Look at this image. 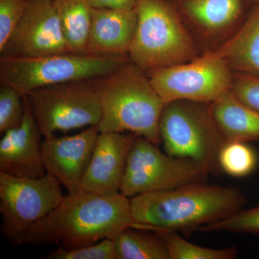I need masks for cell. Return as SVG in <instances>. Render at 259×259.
Returning a JSON list of instances; mask_svg holds the SVG:
<instances>
[{
    "label": "cell",
    "instance_id": "obj_1",
    "mask_svg": "<svg viewBox=\"0 0 259 259\" xmlns=\"http://www.w3.org/2000/svg\"><path fill=\"white\" fill-rule=\"evenodd\" d=\"M134 228L191 233L243 209L246 198L233 187L190 184L130 198Z\"/></svg>",
    "mask_w": 259,
    "mask_h": 259
},
{
    "label": "cell",
    "instance_id": "obj_2",
    "mask_svg": "<svg viewBox=\"0 0 259 259\" xmlns=\"http://www.w3.org/2000/svg\"><path fill=\"white\" fill-rule=\"evenodd\" d=\"M134 226L129 198L120 193L101 195L81 190L65 196L52 212L32 227L25 243L73 250L115 240L122 230Z\"/></svg>",
    "mask_w": 259,
    "mask_h": 259
},
{
    "label": "cell",
    "instance_id": "obj_3",
    "mask_svg": "<svg viewBox=\"0 0 259 259\" xmlns=\"http://www.w3.org/2000/svg\"><path fill=\"white\" fill-rule=\"evenodd\" d=\"M90 81L101 103L100 132L131 133L161 144L159 122L166 103L144 70L130 61Z\"/></svg>",
    "mask_w": 259,
    "mask_h": 259
},
{
    "label": "cell",
    "instance_id": "obj_4",
    "mask_svg": "<svg viewBox=\"0 0 259 259\" xmlns=\"http://www.w3.org/2000/svg\"><path fill=\"white\" fill-rule=\"evenodd\" d=\"M131 62L145 71L188 62L203 53L175 3L139 0Z\"/></svg>",
    "mask_w": 259,
    "mask_h": 259
},
{
    "label": "cell",
    "instance_id": "obj_5",
    "mask_svg": "<svg viewBox=\"0 0 259 259\" xmlns=\"http://www.w3.org/2000/svg\"><path fill=\"white\" fill-rule=\"evenodd\" d=\"M129 57L64 54L34 58L0 57V82L22 95L51 85L101 77L130 61Z\"/></svg>",
    "mask_w": 259,
    "mask_h": 259
},
{
    "label": "cell",
    "instance_id": "obj_6",
    "mask_svg": "<svg viewBox=\"0 0 259 259\" xmlns=\"http://www.w3.org/2000/svg\"><path fill=\"white\" fill-rule=\"evenodd\" d=\"M209 105L185 100L166 104L159 131L165 153L194 160L212 174L221 169L218 158L226 141Z\"/></svg>",
    "mask_w": 259,
    "mask_h": 259
},
{
    "label": "cell",
    "instance_id": "obj_7",
    "mask_svg": "<svg viewBox=\"0 0 259 259\" xmlns=\"http://www.w3.org/2000/svg\"><path fill=\"white\" fill-rule=\"evenodd\" d=\"M61 185L49 173L28 178L0 171L1 229L10 244H25L32 227L61 204L65 197Z\"/></svg>",
    "mask_w": 259,
    "mask_h": 259
},
{
    "label": "cell",
    "instance_id": "obj_8",
    "mask_svg": "<svg viewBox=\"0 0 259 259\" xmlns=\"http://www.w3.org/2000/svg\"><path fill=\"white\" fill-rule=\"evenodd\" d=\"M209 175L194 160L161 152L158 145L138 136L130 151L120 193L130 199L149 192L174 190L206 182Z\"/></svg>",
    "mask_w": 259,
    "mask_h": 259
},
{
    "label": "cell",
    "instance_id": "obj_9",
    "mask_svg": "<svg viewBox=\"0 0 259 259\" xmlns=\"http://www.w3.org/2000/svg\"><path fill=\"white\" fill-rule=\"evenodd\" d=\"M165 103L185 100L212 104L231 90L234 72L217 51L188 62L146 71Z\"/></svg>",
    "mask_w": 259,
    "mask_h": 259
},
{
    "label": "cell",
    "instance_id": "obj_10",
    "mask_svg": "<svg viewBox=\"0 0 259 259\" xmlns=\"http://www.w3.org/2000/svg\"><path fill=\"white\" fill-rule=\"evenodd\" d=\"M37 125L44 137L56 132L98 126L101 103L91 81L51 85L26 95Z\"/></svg>",
    "mask_w": 259,
    "mask_h": 259
},
{
    "label": "cell",
    "instance_id": "obj_11",
    "mask_svg": "<svg viewBox=\"0 0 259 259\" xmlns=\"http://www.w3.org/2000/svg\"><path fill=\"white\" fill-rule=\"evenodd\" d=\"M70 52L54 0H28L2 57L34 58Z\"/></svg>",
    "mask_w": 259,
    "mask_h": 259
},
{
    "label": "cell",
    "instance_id": "obj_12",
    "mask_svg": "<svg viewBox=\"0 0 259 259\" xmlns=\"http://www.w3.org/2000/svg\"><path fill=\"white\" fill-rule=\"evenodd\" d=\"M174 3L203 52L221 47L239 28L251 5L248 0H175Z\"/></svg>",
    "mask_w": 259,
    "mask_h": 259
},
{
    "label": "cell",
    "instance_id": "obj_13",
    "mask_svg": "<svg viewBox=\"0 0 259 259\" xmlns=\"http://www.w3.org/2000/svg\"><path fill=\"white\" fill-rule=\"evenodd\" d=\"M99 134L98 126H91L74 136L46 137L41 143L42 158L47 173L64 186L68 194H75L81 190L83 177Z\"/></svg>",
    "mask_w": 259,
    "mask_h": 259
},
{
    "label": "cell",
    "instance_id": "obj_14",
    "mask_svg": "<svg viewBox=\"0 0 259 259\" xmlns=\"http://www.w3.org/2000/svg\"><path fill=\"white\" fill-rule=\"evenodd\" d=\"M137 137L131 133L100 132L81 190L101 195L120 193L127 158Z\"/></svg>",
    "mask_w": 259,
    "mask_h": 259
},
{
    "label": "cell",
    "instance_id": "obj_15",
    "mask_svg": "<svg viewBox=\"0 0 259 259\" xmlns=\"http://www.w3.org/2000/svg\"><path fill=\"white\" fill-rule=\"evenodd\" d=\"M25 115L21 125L3 134L0 141V171L12 176L39 178L47 175L40 136L28 97L23 95Z\"/></svg>",
    "mask_w": 259,
    "mask_h": 259
},
{
    "label": "cell",
    "instance_id": "obj_16",
    "mask_svg": "<svg viewBox=\"0 0 259 259\" xmlns=\"http://www.w3.org/2000/svg\"><path fill=\"white\" fill-rule=\"evenodd\" d=\"M137 20L136 8L132 10L93 8L87 54L128 57Z\"/></svg>",
    "mask_w": 259,
    "mask_h": 259
},
{
    "label": "cell",
    "instance_id": "obj_17",
    "mask_svg": "<svg viewBox=\"0 0 259 259\" xmlns=\"http://www.w3.org/2000/svg\"><path fill=\"white\" fill-rule=\"evenodd\" d=\"M215 51L233 72L259 78V3L252 5L239 28Z\"/></svg>",
    "mask_w": 259,
    "mask_h": 259
},
{
    "label": "cell",
    "instance_id": "obj_18",
    "mask_svg": "<svg viewBox=\"0 0 259 259\" xmlns=\"http://www.w3.org/2000/svg\"><path fill=\"white\" fill-rule=\"evenodd\" d=\"M209 107L226 142L259 141V112L238 100L231 90Z\"/></svg>",
    "mask_w": 259,
    "mask_h": 259
},
{
    "label": "cell",
    "instance_id": "obj_19",
    "mask_svg": "<svg viewBox=\"0 0 259 259\" xmlns=\"http://www.w3.org/2000/svg\"><path fill=\"white\" fill-rule=\"evenodd\" d=\"M70 52L87 54L93 8L88 0H54Z\"/></svg>",
    "mask_w": 259,
    "mask_h": 259
},
{
    "label": "cell",
    "instance_id": "obj_20",
    "mask_svg": "<svg viewBox=\"0 0 259 259\" xmlns=\"http://www.w3.org/2000/svg\"><path fill=\"white\" fill-rule=\"evenodd\" d=\"M118 259H171L157 232L128 227L114 240Z\"/></svg>",
    "mask_w": 259,
    "mask_h": 259
},
{
    "label": "cell",
    "instance_id": "obj_21",
    "mask_svg": "<svg viewBox=\"0 0 259 259\" xmlns=\"http://www.w3.org/2000/svg\"><path fill=\"white\" fill-rule=\"evenodd\" d=\"M156 232L166 243L171 259H233L238 255V250L233 246L219 249L204 248L186 241L177 232Z\"/></svg>",
    "mask_w": 259,
    "mask_h": 259
},
{
    "label": "cell",
    "instance_id": "obj_22",
    "mask_svg": "<svg viewBox=\"0 0 259 259\" xmlns=\"http://www.w3.org/2000/svg\"><path fill=\"white\" fill-rule=\"evenodd\" d=\"M258 156L247 143L226 142L220 151L219 166L233 177L248 176L256 168Z\"/></svg>",
    "mask_w": 259,
    "mask_h": 259
},
{
    "label": "cell",
    "instance_id": "obj_23",
    "mask_svg": "<svg viewBox=\"0 0 259 259\" xmlns=\"http://www.w3.org/2000/svg\"><path fill=\"white\" fill-rule=\"evenodd\" d=\"M197 231L201 233L228 232L259 236V205L241 209L230 217L200 227Z\"/></svg>",
    "mask_w": 259,
    "mask_h": 259
},
{
    "label": "cell",
    "instance_id": "obj_24",
    "mask_svg": "<svg viewBox=\"0 0 259 259\" xmlns=\"http://www.w3.org/2000/svg\"><path fill=\"white\" fill-rule=\"evenodd\" d=\"M23 95L11 86L1 84L0 88V134L21 125L25 115Z\"/></svg>",
    "mask_w": 259,
    "mask_h": 259
},
{
    "label": "cell",
    "instance_id": "obj_25",
    "mask_svg": "<svg viewBox=\"0 0 259 259\" xmlns=\"http://www.w3.org/2000/svg\"><path fill=\"white\" fill-rule=\"evenodd\" d=\"M47 259H118L116 253L115 242L104 239L76 249L67 250L59 246L44 256Z\"/></svg>",
    "mask_w": 259,
    "mask_h": 259
},
{
    "label": "cell",
    "instance_id": "obj_26",
    "mask_svg": "<svg viewBox=\"0 0 259 259\" xmlns=\"http://www.w3.org/2000/svg\"><path fill=\"white\" fill-rule=\"evenodd\" d=\"M28 0H0V51L23 18Z\"/></svg>",
    "mask_w": 259,
    "mask_h": 259
},
{
    "label": "cell",
    "instance_id": "obj_27",
    "mask_svg": "<svg viewBox=\"0 0 259 259\" xmlns=\"http://www.w3.org/2000/svg\"><path fill=\"white\" fill-rule=\"evenodd\" d=\"M231 91L245 105L259 112V78L234 73Z\"/></svg>",
    "mask_w": 259,
    "mask_h": 259
},
{
    "label": "cell",
    "instance_id": "obj_28",
    "mask_svg": "<svg viewBox=\"0 0 259 259\" xmlns=\"http://www.w3.org/2000/svg\"><path fill=\"white\" fill-rule=\"evenodd\" d=\"M92 8L97 9L132 10L139 0H88Z\"/></svg>",
    "mask_w": 259,
    "mask_h": 259
},
{
    "label": "cell",
    "instance_id": "obj_29",
    "mask_svg": "<svg viewBox=\"0 0 259 259\" xmlns=\"http://www.w3.org/2000/svg\"><path fill=\"white\" fill-rule=\"evenodd\" d=\"M250 2V4L252 5L257 4V3H259V0H248Z\"/></svg>",
    "mask_w": 259,
    "mask_h": 259
}]
</instances>
